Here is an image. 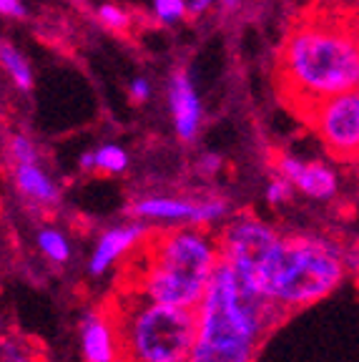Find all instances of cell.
I'll use <instances>...</instances> for the list:
<instances>
[{
    "label": "cell",
    "mask_w": 359,
    "mask_h": 362,
    "mask_svg": "<svg viewBox=\"0 0 359 362\" xmlns=\"http://www.w3.org/2000/svg\"><path fill=\"white\" fill-rule=\"evenodd\" d=\"M38 249L45 259L56 264H66L71 259V242L61 229H53V226H45L38 232Z\"/></svg>",
    "instance_id": "cell-17"
},
{
    "label": "cell",
    "mask_w": 359,
    "mask_h": 362,
    "mask_svg": "<svg viewBox=\"0 0 359 362\" xmlns=\"http://www.w3.org/2000/svg\"><path fill=\"white\" fill-rule=\"evenodd\" d=\"M93 161H95V174H106V176H116L124 174L129 169V151L118 144H103L93 151Z\"/></svg>",
    "instance_id": "cell-16"
},
{
    "label": "cell",
    "mask_w": 359,
    "mask_h": 362,
    "mask_svg": "<svg viewBox=\"0 0 359 362\" xmlns=\"http://www.w3.org/2000/svg\"><path fill=\"white\" fill-rule=\"evenodd\" d=\"M8 151H11V161L13 164H40V153L38 146L30 141L28 136L16 134L8 144Z\"/></svg>",
    "instance_id": "cell-18"
},
{
    "label": "cell",
    "mask_w": 359,
    "mask_h": 362,
    "mask_svg": "<svg viewBox=\"0 0 359 362\" xmlns=\"http://www.w3.org/2000/svg\"><path fill=\"white\" fill-rule=\"evenodd\" d=\"M148 237V226L134 221V224H121L113 226L108 232H103L95 242L93 252H90L88 259V272L93 277H101L106 274L111 267H116L124 257L134 255L141 244L146 242Z\"/></svg>",
    "instance_id": "cell-9"
},
{
    "label": "cell",
    "mask_w": 359,
    "mask_h": 362,
    "mask_svg": "<svg viewBox=\"0 0 359 362\" xmlns=\"http://www.w3.org/2000/svg\"><path fill=\"white\" fill-rule=\"evenodd\" d=\"M284 234L254 214H239L226 221L219 234L221 262L236 274V279L252 292L259 272L271 259Z\"/></svg>",
    "instance_id": "cell-6"
},
{
    "label": "cell",
    "mask_w": 359,
    "mask_h": 362,
    "mask_svg": "<svg viewBox=\"0 0 359 362\" xmlns=\"http://www.w3.org/2000/svg\"><path fill=\"white\" fill-rule=\"evenodd\" d=\"M0 66H3V71L11 76L16 88H20V90L33 88V71H30L25 56L18 51L16 45L0 43Z\"/></svg>",
    "instance_id": "cell-15"
},
{
    "label": "cell",
    "mask_w": 359,
    "mask_h": 362,
    "mask_svg": "<svg viewBox=\"0 0 359 362\" xmlns=\"http://www.w3.org/2000/svg\"><path fill=\"white\" fill-rule=\"evenodd\" d=\"M129 93H131V98H134V101H139V103L148 101V98H151V83H148V78H143V76L134 78V81H131V86H129Z\"/></svg>",
    "instance_id": "cell-22"
},
{
    "label": "cell",
    "mask_w": 359,
    "mask_h": 362,
    "mask_svg": "<svg viewBox=\"0 0 359 362\" xmlns=\"http://www.w3.org/2000/svg\"><path fill=\"white\" fill-rule=\"evenodd\" d=\"M13 181L18 192L38 206H53L61 202V192L40 164H13Z\"/></svg>",
    "instance_id": "cell-13"
},
{
    "label": "cell",
    "mask_w": 359,
    "mask_h": 362,
    "mask_svg": "<svg viewBox=\"0 0 359 362\" xmlns=\"http://www.w3.org/2000/svg\"><path fill=\"white\" fill-rule=\"evenodd\" d=\"M196 339L189 362H254L264 337L284 320V312L249 292L219 262L196 310Z\"/></svg>",
    "instance_id": "cell-2"
},
{
    "label": "cell",
    "mask_w": 359,
    "mask_h": 362,
    "mask_svg": "<svg viewBox=\"0 0 359 362\" xmlns=\"http://www.w3.org/2000/svg\"><path fill=\"white\" fill-rule=\"evenodd\" d=\"M136 252L129 292L184 310H196L221 262L219 239L199 226L158 229Z\"/></svg>",
    "instance_id": "cell-3"
},
{
    "label": "cell",
    "mask_w": 359,
    "mask_h": 362,
    "mask_svg": "<svg viewBox=\"0 0 359 362\" xmlns=\"http://www.w3.org/2000/svg\"><path fill=\"white\" fill-rule=\"evenodd\" d=\"M108 315L118 337V362H189L196 339V312L121 294Z\"/></svg>",
    "instance_id": "cell-5"
},
{
    "label": "cell",
    "mask_w": 359,
    "mask_h": 362,
    "mask_svg": "<svg viewBox=\"0 0 359 362\" xmlns=\"http://www.w3.org/2000/svg\"><path fill=\"white\" fill-rule=\"evenodd\" d=\"M347 269V252L337 242L319 234H284L252 292L292 315L337 292Z\"/></svg>",
    "instance_id": "cell-4"
},
{
    "label": "cell",
    "mask_w": 359,
    "mask_h": 362,
    "mask_svg": "<svg viewBox=\"0 0 359 362\" xmlns=\"http://www.w3.org/2000/svg\"><path fill=\"white\" fill-rule=\"evenodd\" d=\"M169 108L174 131L184 144H191L201 131L204 106L184 68H176L169 81Z\"/></svg>",
    "instance_id": "cell-10"
},
{
    "label": "cell",
    "mask_w": 359,
    "mask_h": 362,
    "mask_svg": "<svg viewBox=\"0 0 359 362\" xmlns=\"http://www.w3.org/2000/svg\"><path fill=\"white\" fill-rule=\"evenodd\" d=\"M0 16L23 18L25 16V8H23L20 0H0Z\"/></svg>",
    "instance_id": "cell-23"
},
{
    "label": "cell",
    "mask_w": 359,
    "mask_h": 362,
    "mask_svg": "<svg viewBox=\"0 0 359 362\" xmlns=\"http://www.w3.org/2000/svg\"><path fill=\"white\" fill-rule=\"evenodd\" d=\"M213 6H216V0H189V16H206Z\"/></svg>",
    "instance_id": "cell-24"
},
{
    "label": "cell",
    "mask_w": 359,
    "mask_h": 362,
    "mask_svg": "<svg viewBox=\"0 0 359 362\" xmlns=\"http://www.w3.org/2000/svg\"><path fill=\"white\" fill-rule=\"evenodd\" d=\"M302 119L331 156L359 161V88L317 103Z\"/></svg>",
    "instance_id": "cell-7"
},
{
    "label": "cell",
    "mask_w": 359,
    "mask_h": 362,
    "mask_svg": "<svg viewBox=\"0 0 359 362\" xmlns=\"http://www.w3.org/2000/svg\"><path fill=\"white\" fill-rule=\"evenodd\" d=\"M131 214L141 224L199 226V202L169 194H151L131 204Z\"/></svg>",
    "instance_id": "cell-11"
},
{
    "label": "cell",
    "mask_w": 359,
    "mask_h": 362,
    "mask_svg": "<svg viewBox=\"0 0 359 362\" xmlns=\"http://www.w3.org/2000/svg\"><path fill=\"white\" fill-rule=\"evenodd\" d=\"M264 194H266V202L269 204H286L294 197V187L286 179H281V176H274V179L266 184Z\"/></svg>",
    "instance_id": "cell-21"
},
{
    "label": "cell",
    "mask_w": 359,
    "mask_h": 362,
    "mask_svg": "<svg viewBox=\"0 0 359 362\" xmlns=\"http://www.w3.org/2000/svg\"><path fill=\"white\" fill-rule=\"evenodd\" d=\"M81 347H83L86 362L118 360V337L108 312L93 310L83 317V322H81Z\"/></svg>",
    "instance_id": "cell-12"
},
{
    "label": "cell",
    "mask_w": 359,
    "mask_h": 362,
    "mask_svg": "<svg viewBox=\"0 0 359 362\" xmlns=\"http://www.w3.org/2000/svg\"><path fill=\"white\" fill-rule=\"evenodd\" d=\"M244 0H216V6L221 8L224 13H236L239 8H242Z\"/></svg>",
    "instance_id": "cell-26"
},
{
    "label": "cell",
    "mask_w": 359,
    "mask_h": 362,
    "mask_svg": "<svg viewBox=\"0 0 359 362\" xmlns=\"http://www.w3.org/2000/svg\"><path fill=\"white\" fill-rule=\"evenodd\" d=\"M204 171H206V174H216V171H219V166H221V158L219 156H204Z\"/></svg>",
    "instance_id": "cell-25"
},
{
    "label": "cell",
    "mask_w": 359,
    "mask_h": 362,
    "mask_svg": "<svg viewBox=\"0 0 359 362\" xmlns=\"http://www.w3.org/2000/svg\"><path fill=\"white\" fill-rule=\"evenodd\" d=\"M276 176L286 179L294 187V192H302L309 199H334L339 192V176L334 169L322 161H302L292 153H281L276 158Z\"/></svg>",
    "instance_id": "cell-8"
},
{
    "label": "cell",
    "mask_w": 359,
    "mask_h": 362,
    "mask_svg": "<svg viewBox=\"0 0 359 362\" xmlns=\"http://www.w3.org/2000/svg\"><path fill=\"white\" fill-rule=\"evenodd\" d=\"M281 96L299 116L317 103L359 88V23L339 18L299 21L279 48Z\"/></svg>",
    "instance_id": "cell-1"
},
{
    "label": "cell",
    "mask_w": 359,
    "mask_h": 362,
    "mask_svg": "<svg viewBox=\"0 0 359 362\" xmlns=\"http://www.w3.org/2000/svg\"><path fill=\"white\" fill-rule=\"evenodd\" d=\"M357 257H359V255H357Z\"/></svg>",
    "instance_id": "cell-27"
},
{
    "label": "cell",
    "mask_w": 359,
    "mask_h": 362,
    "mask_svg": "<svg viewBox=\"0 0 359 362\" xmlns=\"http://www.w3.org/2000/svg\"><path fill=\"white\" fill-rule=\"evenodd\" d=\"M98 21H101L108 30H113V33H124L131 25V13L124 11L121 6H116V3H103V6L98 8Z\"/></svg>",
    "instance_id": "cell-19"
},
{
    "label": "cell",
    "mask_w": 359,
    "mask_h": 362,
    "mask_svg": "<svg viewBox=\"0 0 359 362\" xmlns=\"http://www.w3.org/2000/svg\"><path fill=\"white\" fill-rule=\"evenodd\" d=\"M153 16L171 25L189 16V0H153Z\"/></svg>",
    "instance_id": "cell-20"
},
{
    "label": "cell",
    "mask_w": 359,
    "mask_h": 362,
    "mask_svg": "<svg viewBox=\"0 0 359 362\" xmlns=\"http://www.w3.org/2000/svg\"><path fill=\"white\" fill-rule=\"evenodd\" d=\"M0 362H45V355L33 339L0 332Z\"/></svg>",
    "instance_id": "cell-14"
}]
</instances>
